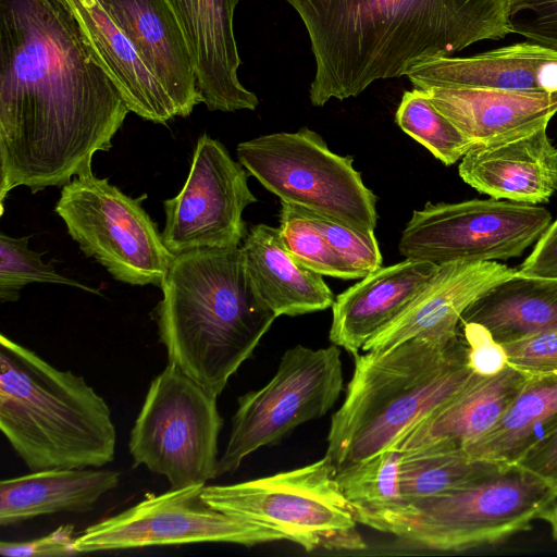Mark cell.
<instances>
[{"mask_svg": "<svg viewBox=\"0 0 557 557\" xmlns=\"http://www.w3.org/2000/svg\"><path fill=\"white\" fill-rule=\"evenodd\" d=\"M128 112L64 0H0V214L91 169Z\"/></svg>", "mask_w": 557, "mask_h": 557, "instance_id": "1", "label": "cell"}, {"mask_svg": "<svg viewBox=\"0 0 557 557\" xmlns=\"http://www.w3.org/2000/svg\"><path fill=\"white\" fill-rule=\"evenodd\" d=\"M301 18L315 74L313 106L361 94L373 82L451 57L510 32L508 0H285Z\"/></svg>", "mask_w": 557, "mask_h": 557, "instance_id": "2", "label": "cell"}, {"mask_svg": "<svg viewBox=\"0 0 557 557\" xmlns=\"http://www.w3.org/2000/svg\"><path fill=\"white\" fill-rule=\"evenodd\" d=\"M154 309L170 363L219 397L277 318L256 293L240 248L176 255Z\"/></svg>", "mask_w": 557, "mask_h": 557, "instance_id": "3", "label": "cell"}, {"mask_svg": "<svg viewBox=\"0 0 557 557\" xmlns=\"http://www.w3.org/2000/svg\"><path fill=\"white\" fill-rule=\"evenodd\" d=\"M354 357L345 399L327 434L325 456L336 473L393 448L480 376L468 366L462 333L448 343L412 337Z\"/></svg>", "mask_w": 557, "mask_h": 557, "instance_id": "4", "label": "cell"}, {"mask_svg": "<svg viewBox=\"0 0 557 557\" xmlns=\"http://www.w3.org/2000/svg\"><path fill=\"white\" fill-rule=\"evenodd\" d=\"M0 429L32 471L101 468L115 455L111 409L83 376L0 335Z\"/></svg>", "mask_w": 557, "mask_h": 557, "instance_id": "5", "label": "cell"}, {"mask_svg": "<svg viewBox=\"0 0 557 557\" xmlns=\"http://www.w3.org/2000/svg\"><path fill=\"white\" fill-rule=\"evenodd\" d=\"M557 491L517 466L478 483L383 509L351 508L358 523L436 550L497 544L531 529Z\"/></svg>", "mask_w": 557, "mask_h": 557, "instance_id": "6", "label": "cell"}, {"mask_svg": "<svg viewBox=\"0 0 557 557\" xmlns=\"http://www.w3.org/2000/svg\"><path fill=\"white\" fill-rule=\"evenodd\" d=\"M326 456L311 465L228 485H205L210 507L271 528L306 552L362 550L350 505Z\"/></svg>", "mask_w": 557, "mask_h": 557, "instance_id": "7", "label": "cell"}, {"mask_svg": "<svg viewBox=\"0 0 557 557\" xmlns=\"http://www.w3.org/2000/svg\"><path fill=\"white\" fill-rule=\"evenodd\" d=\"M238 162L281 201L373 232L374 193L364 185L354 158L339 156L314 131L274 133L237 145Z\"/></svg>", "mask_w": 557, "mask_h": 557, "instance_id": "8", "label": "cell"}, {"mask_svg": "<svg viewBox=\"0 0 557 557\" xmlns=\"http://www.w3.org/2000/svg\"><path fill=\"white\" fill-rule=\"evenodd\" d=\"M216 399L169 362L151 381L131 431L133 467L165 476L174 490L216 478L223 426Z\"/></svg>", "mask_w": 557, "mask_h": 557, "instance_id": "9", "label": "cell"}, {"mask_svg": "<svg viewBox=\"0 0 557 557\" xmlns=\"http://www.w3.org/2000/svg\"><path fill=\"white\" fill-rule=\"evenodd\" d=\"M91 169L62 186L54 211L81 250L119 282L161 287L174 259L141 203Z\"/></svg>", "mask_w": 557, "mask_h": 557, "instance_id": "10", "label": "cell"}, {"mask_svg": "<svg viewBox=\"0 0 557 557\" xmlns=\"http://www.w3.org/2000/svg\"><path fill=\"white\" fill-rule=\"evenodd\" d=\"M297 345L282 356L274 376L238 398L216 476L233 473L250 454L278 444L300 424L324 416L343 391L341 350Z\"/></svg>", "mask_w": 557, "mask_h": 557, "instance_id": "11", "label": "cell"}, {"mask_svg": "<svg viewBox=\"0 0 557 557\" xmlns=\"http://www.w3.org/2000/svg\"><path fill=\"white\" fill-rule=\"evenodd\" d=\"M552 223L544 207L509 200L472 199L430 203L414 210L399 244L405 259L437 265L519 257Z\"/></svg>", "mask_w": 557, "mask_h": 557, "instance_id": "12", "label": "cell"}, {"mask_svg": "<svg viewBox=\"0 0 557 557\" xmlns=\"http://www.w3.org/2000/svg\"><path fill=\"white\" fill-rule=\"evenodd\" d=\"M203 486L147 494L136 505L78 533L77 554L197 543L255 546L286 540L271 528L210 507L201 498Z\"/></svg>", "mask_w": 557, "mask_h": 557, "instance_id": "13", "label": "cell"}, {"mask_svg": "<svg viewBox=\"0 0 557 557\" xmlns=\"http://www.w3.org/2000/svg\"><path fill=\"white\" fill-rule=\"evenodd\" d=\"M248 174L221 141L200 136L185 184L163 202L161 237L168 250L176 256L239 247L247 234L243 212L258 200L248 186Z\"/></svg>", "mask_w": 557, "mask_h": 557, "instance_id": "14", "label": "cell"}, {"mask_svg": "<svg viewBox=\"0 0 557 557\" xmlns=\"http://www.w3.org/2000/svg\"><path fill=\"white\" fill-rule=\"evenodd\" d=\"M518 273L497 261H454L438 270L389 324L361 351L388 349L412 337L448 343L461 335L460 322L469 306L496 284Z\"/></svg>", "mask_w": 557, "mask_h": 557, "instance_id": "15", "label": "cell"}, {"mask_svg": "<svg viewBox=\"0 0 557 557\" xmlns=\"http://www.w3.org/2000/svg\"><path fill=\"white\" fill-rule=\"evenodd\" d=\"M240 0H168L184 35L202 103L210 111L255 110L259 99L238 78L234 34Z\"/></svg>", "mask_w": 557, "mask_h": 557, "instance_id": "16", "label": "cell"}, {"mask_svg": "<svg viewBox=\"0 0 557 557\" xmlns=\"http://www.w3.org/2000/svg\"><path fill=\"white\" fill-rule=\"evenodd\" d=\"M164 88L177 115L202 103L180 24L168 0H99Z\"/></svg>", "mask_w": 557, "mask_h": 557, "instance_id": "17", "label": "cell"}, {"mask_svg": "<svg viewBox=\"0 0 557 557\" xmlns=\"http://www.w3.org/2000/svg\"><path fill=\"white\" fill-rule=\"evenodd\" d=\"M461 180L498 200L539 205L557 191V146L547 127L490 146H473L461 158Z\"/></svg>", "mask_w": 557, "mask_h": 557, "instance_id": "18", "label": "cell"}, {"mask_svg": "<svg viewBox=\"0 0 557 557\" xmlns=\"http://www.w3.org/2000/svg\"><path fill=\"white\" fill-rule=\"evenodd\" d=\"M438 265L405 259L368 273L335 297L330 341L359 354L376 333L396 319L430 283Z\"/></svg>", "mask_w": 557, "mask_h": 557, "instance_id": "19", "label": "cell"}, {"mask_svg": "<svg viewBox=\"0 0 557 557\" xmlns=\"http://www.w3.org/2000/svg\"><path fill=\"white\" fill-rule=\"evenodd\" d=\"M406 76L421 89L555 91L557 51L518 42L469 58H432L412 66Z\"/></svg>", "mask_w": 557, "mask_h": 557, "instance_id": "20", "label": "cell"}, {"mask_svg": "<svg viewBox=\"0 0 557 557\" xmlns=\"http://www.w3.org/2000/svg\"><path fill=\"white\" fill-rule=\"evenodd\" d=\"M435 108L473 146H490L548 126L557 113V90L520 91L473 88L423 89Z\"/></svg>", "mask_w": 557, "mask_h": 557, "instance_id": "21", "label": "cell"}, {"mask_svg": "<svg viewBox=\"0 0 557 557\" xmlns=\"http://www.w3.org/2000/svg\"><path fill=\"white\" fill-rule=\"evenodd\" d=\"M529 377L511 366L493 376L476 377L393 448L400 453L422 448L465 450L500 420Z\"/></svg>", "mask_w": 557, "mask_h": 557, "instance_id": "22", "label": "cell"}, {"mask_svg": "<svg viewBox=\"0 0 557 557\" xmlns=\"http://www.w3.org/2000/svg\"><path fill=\"white\" fill-rule=\"evenodd\" d=\"M64 2L129 112L157 124H165L177 117L171 98L99 0Z\"/></svg>", "mask_w": 557, "mask_h": 557, "instance_id": "23", "label": "cell"}, {"mask_svg": "<svg viewBox=\"0 0 557 557\" xmlns=\"http://www.w3.org/2000/svg\"><path fill=\"white\" fill-rule=\"evenodd\" d=\"M239 248L256 293L276 317L332 308L335 296L323 276L286 249L278 227L262 223L251 226Z\"/></svg>", "mask_w": 557, "mask_h": 557, "instance_id": "24", "label": "cell"}, {"mask_svg": "<svg viewBox=\"0 0 557 557\" xmlns=\"http://www.w3.org/2000/svg\"><path fill=\"white\" fill-rule=\"evenodd\" d=\"M121 472L100 468L33 471L0 482V525L58 512L83 513L120 483Z\"/></svg>", "mask_w": 557, "mask_h": 557, "instance_id": "25", "label": "cell"}, {"mask_svg": "<svg viewBox=\"0 0 557 557\" xmlns=\"http://www.w3.org/2000/svg\"><path fill=\"white\" fill-rule=\"evenodd\" d=\"M461 322L482 324L500 344L557 327V278L517 273L473 301Z\"/></svg>", "mask_w": 557, "mask_h": 557, "instance_id": "26", "label": "cell"}, {"mask_svg": "<svg viewBox=\"0 0 557 557\" xmlns=\"http://www.w3.org/2000/svg\"><path fill=\"white\" fill-rule=\"evenodd\" d=\"M555 424L557 372L531 375L500 420L465 451L474 459L511 467Z\"/></svg>", "mask_w": 557, "mask_h": 557, "instance_id": "27", "label": "cell"}, {"mask_svg": "<svg viewBox=\"0 0 557 557\" xmlns=\"http://www.w3.org/2000/svg\"><path fill=\"white\" fill-rule=\"evenodd\" d=\"M508 468L471 458L461 449L422 448L401 453V494L406 502L429 497L478 483Z\"/></svg>", "mask_w": 557, "mask_h": 557, "instance_id": "28", "label": "cell"}, {"mask_svg": "<svg viewBox=\"0 0 557 557\" xmlns=\"http://www.w3.org/2000/svg\"><path fill=\"white\" fill-rule=\"evenodd\" d=\"M398 126L445 165H451L472 147L470 140L441 113L421 88L405 91L396 111Z\"/></svg>", "mask_w": 557, "mask_h": 557, "instance_id": "29", "label": "cell"}, {"mask_svg": "<svg viewBox=\"0 0 557 557\" xmlns=\"http://www.w3.org/2000/svg\"><path fill=\"white\" fill-rule=\"evenodd\" d=\"M400 460L401 453L389 448L336 473L338 487L350 508L383 510L404 505Z\"/></svg>", "mask_w": 557, "mask_h": 557, "instance_id": "30", "label": "cell"}, {"mask_svg": "<svg viewBox=\"0 0 557 557\" xmlns=\"http://www.w3.org/2000/svg\"><path fill=\"white\" fill-rule=\"evenodd\" d=\"M278 230L286 249L322 276L356 280L367 275L351 268L333 250L304 208L281 201Z\"/></svg>", "mask_w": 557, "mask_h": 557, "instance_id": "31", "label": "cell"}, {"mask_svg": "<svg viewBox=\"0 0 557 557\" xmlns=\"http://www.w3.org/2000/svg\"><path fill=\"white\" fill-rule=\"evenodd\" d=\"M29 237H12L4 233L0 234L1 302L16 301L20 290L30 283L67 285L100 294L98 289L58 273L52 261L45 263L41 260L42 252H36L28 248Z\"/></svg>", "mask_w": 557, "mask_h": 557, "instance_id": "32", "label": "cell"}, {"mask_svg": "<svg viewBox=\"0 0 557 557\" xmlns=\"http://www.w3.org/2000/svg\"><path fill=\"white\" fill-rule=\"evenodd\" d=\"M305 210L333 250L351 268L368 274L382 265V255L374 232L361 231Z\"/></svg>", "mask_w": 557, "mask_h": 557, "instance_id": "33", "label": "cell"}, {"mask_svg": "<svg viewBox=\"0 0 557 557\" xmlns=\"http://www.w3.org/2000/svg\"><path fill=\"white\" fill-rule=\"evenodd\" d=\"M506 23L510 33L557 51V0H508Z\"/></svg>", "mask_w": 557, "mask_h": 557, "instance_id": "34", "label": "cell"}, {"mask_svg": "<svg viewBox=\"0 0 557 557\" xmlns=\"http://www.w3.org/2000/svg\"><path fill=\"white\" fill-rule=\"evenodd\" d=\"M502 345L509 366L530 376L557 372V327Z\"/></svg>", "mask_w": 557, "mask_h": 557, "instance_id": "35", "label": "cell"}, {"mask_svg": "<svg viewBox=\"0 0 557 557\" xmlns=\"http://www.w3.org/2000/svg\"><path fill=\"white\" fill-rule=\"evenodd\" d=\"M460 329L467 346V362L475 374L493 376L509 366L504 346L486 327L476 322H460Z\"/></svg>", "mask_w": 557, "mask_h": 557, "instance_id": "36", "label": "cell"}, {"mask_svg": "<svg viewBox=\"0 0 557 557\" xmlns=\"http://www.w3.org/2000/svg\"><path fill=\"white\" fill-rule=\"evenodd\" d=\"M74 525L64 524L51 533L24 542L0 543V554L7 557H57L77 554Z\"/></svg>", "mask_w": 557, "mask_h": 557, "instance_id": "37", "label": "cell"}, {"mask_svg": "<svg viewBox=\"0 0 557 557\" xmlns=\"http://www.w3.org/2000/svg\"><path fill=\"white\" fill-rule=\"evenodd\" d=\"M515 466L557 491V424L547 430Z\"/></svg>", "mask_w": 557, "mask_h": 557, "instance_id": "38", "label": "cell"}, {"mask_svg": "<svg viewBox=\"0 0 557 557\" xmlns=\"http://www.w3.org/2000/svg\"><path fill=\"white\" fill-rule=\"evenodd\" d=\"M518 273L529 277L557 278V219L537 239Z\"/></svg>", "mask_w": 557, "mask_h": 557, "instance_id": "39", "label": "cell"}]
</instances>
